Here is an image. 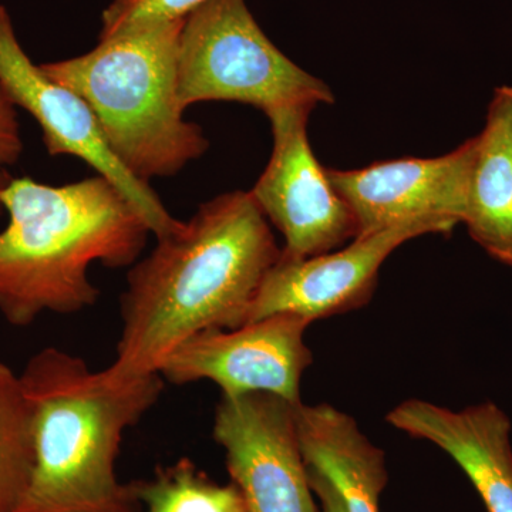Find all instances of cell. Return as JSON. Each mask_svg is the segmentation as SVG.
I'll return each mask as SVG.
<instances>
[{"label": "cell", "mask_w": 512, "mask_h": 512, "mask_svg": "<svg viewBox=\"0 0 512 512\" xmlns=\"http://www.w3.org/2000/svg\"><path fill=\"white\" fill-rule=\"evenodd\" d=\"M178 99L184 110L204 101H235L266 116L335 101L322 80L268 39L245 0H210L185 18L178 46Z\"/></svg>", "instance_id": "obj_5"}, {"label": "cell", "mask_w": 512, "mask_h": 512, "mask_svg": "<svg viewBox=\"0 0 512 512\" xmlns=\"http://www.w3.org/2000/svg\"><path fill=\"white\" fill-rule=\"evenodd\" d=\"M9 224L0 232V313L28 326L43 313L92 308L94 262L134 265L151 234L140 212L101 175L64 185L12 178L2 192Z\"/></svg>", "instance_id": "obj_2"}, {"label": "cell", "mask_w": 512, "mask_h": 512, "mask_svg": "<svg viewBox=\"0 0 512 512\" xmlns=\"http://www.w3.org/2000/svg\"><path fill=\"white\" fill-rule=\"evenodd\" d=\"M23 387L35 421L36 464L16 512H140L136 484L116 473L121 440L163 393L160 373L128 382L46 348L29 360Z\"/></svg>", "instance_id": "obj_3"}, {"label": "cell", "mask_w": 512, "mask_h": 512, "mask_svg": "<svg viewBox=\"0 0 512 512\" xmlns=\"http://www.w3.org/2000/svg\"><path fill=\"white\" fill-rule=\"evenodd\" d=\"M306 467L338 491L346 512H380L379 497L389 481L386 456L348 413L330 404L296 407Z\"/></svg>", "instance_id": "obj_13"}, {"label": "cell", "mask_w": 512, "mask_h": 512, "mask_svg": "<svg viewBox=\"0 0 512 512\" xmlns=\"http://www.w3.org/2000/svg\"><path fill=\"white\" fill-rule=\"evenodd\" d=\"M309 484L313 493L318 494L322 510L320 512H346L338 491L318 471L308 468Z\"/></svg>", "instance_id": "obj_19"}, {"label": "cell", "mask_w": 512, "mask_h": 512, "mask_svg": "<svg viewBox=\"0 0 512 512\" xmlns=\"http://www.w3.org/2000/svg\"><path fill=\"white\" fill-rule=\"evenodd\" d=\"M184 22L123 30L82 56L40 64L89 104L114 156L144 183L173 177L210 147L202 128L184 119L178 99Z\"/></svg>", "instance_id": "obj_4"}, {"label": "cell", "mask_w": 512, "mask_h": 512, "mask_svg": "<svg viewBox=\"0 0 512 512\" xmlns=\"http://www.w3.org/2000/svg\"><path fill=\"white\" fill-rule=\"evenodd\" d=\"M394 429L429 441L453 458L488 512H512L511 423L495 403L461 410L409 399L386 417Z\"/></svg>", "instance_id": "obj_12"}, {"label": "cell", "mask_w": 512, "mask_h": 512, "mask_svg": "<svg viewBox=\"0 0 512 512\" xmlns=\"http://www.w3.org/2000/svg\"><path fill=\"white\" fill-rule=\"evenodd\" d=\"M10 180H12V177H10L8 171L5 170V167L0 165V207H2V192L8 187Z\"/></svg>", "instance_id": "obj_20"}, {"label": "cell", "mask_w": 512, "mask_h": 512, "mask_svg": "<svg viewBox=\"0 0 512 512\" xmlns=\"http://www.w3.org/2000/svg\"><path fill=\"white\" fill-rule=\"evenodd\" d=\"M271 393L222 396L212 436L251 512H318L299 440L296 407Z\"/></svg>", "instance_id": "obj_9"}, {"label": "cell", "mask_w": 512, "mask_h": 512, "mask_svg": "<svg viewBox=\"0 0 512 512\" xmlns=\"http://www.w3.org/2000/svg\"><path fill=\"white\" fill-rule=\"evenodd\" d=\"M476 137L437 158L380 161L360 170L326 168L355 218L357 237L403 222L434 220L456 228L466 217Z\"/></svg>", "instance_id": "obj_11"}, {"label": "cell", "mask_w": 512, "mask_h": 512, "mask_svg": "<svg viewBox=\"0 0 512 512\" xmlns=\"http://www.w3.org/2000/svg\"><path fill=\"white\" fill-rule=\"evenodd\" d=\"M136 493L144 512H251L237 485L214 483L188 458L137 483Z\"/></svg>", "instance_id": "obj_16"}, {"label": "cell", "mask_w": 512, "mask_h": 512, "mask_svg": "<svg viewBox=\"0 0 512 512\" xmlns=\"http://www.w3.org/2000/svg\"><path fill=\"white\" fill-rule=\"evenodd\" d=\"M23 153V141L16 106L0 86V165L18 163Z\"/></svg>", "instance_id": "obj_18"}, {"label": "cell", "mask_w": 512, "mask_h": 512, "mask_svg": "<svg viewBox=\"0 0 512 512\" xmlns=\"http://www.w3.org/2000/svg\"><path fill=\"white\" fill-rule=\"evenodd\" d=\"M207 2L210 0H111L101 15L100 39L137 26L183 20Z\"/></svg>", "instance_id": "obj_17"}, {"label": "cell", "mask_w": 512, "mask_h": 512, "mask_svg": "<svg viewBox=\"0 0 512 512\" xmlns=\"http://www.w3.org/2000/svg\"><path fill=\"white\" fill-rule=\"evenodd\" d=\"M281 252L249 192L201 204L131 268L116 359L104 372L116 382L156 375L191 336L245 325Z\"/></svg>", "instance_id": "obj_1"}, {"label": "cell", "mask_w": 512, "mask_h": 512, "mask_svg": "<svg viewBox=\"0 0 512 512\" xmlns=\"http://www.w3.org/2000/svg\"><path fill=\"white\" fill-rule=\"evenodd\" d=\"M312 107L296 106L268 114L271 158L252 195L259 210L284 235L286 258L326 254L357 237L352 211L330 184L326 168L308 138Z\"/></svg>", "instance_id": "obj_7"}, {"label": "cell", "mask_w": 512, "mask_h": 512, "mask_svg": "<svg viewBox=\"0 0 512 512\" xmlns=\"http://www.w3.org/2000/svg\"><path fill=\"white\" fill-rule=\"evenodd\" d=\"M0 86L16 107L28 111L39 123L50 156L77 157L94 168L97 175L119 188L157 239L181 227L183 221L168 212L150 184L134 177L114 156L89 104L30 60L3 5H0Z\"/></svg>", "instance_id": "obj_6"}, {"label": "cell", "mask_w": 512, "mask_h": 512, "mask_svg": "<svg viewBox=\"0 0 512 512\" xmlns=\"http://www.w3.org/2000/svg\"><path fill=\"white\" fill-rule=\"evenodd\" d=\"M466 224L471 238L501 264L512 266V87L495 89L468 188Z\"/></svg>", "instance_id": "obj_14"}, {"label": "cell", "mask_w": 512, "mask_h": 512, "mask_svg": "<svg viewBox=\"0 0 512 512\" xmlns=\"http://www.w3.org/2000/svg\"><path fill=\"white\" fill-rule=\"evenodd\" d=\"M36 464L35 421L25 387L0 362V512H16Z\"/></svg>", "instance_id": "obj_15"}, {"label": "cell", "mask_w": 512, "mask_h": 512, "mask_svg": "<svg viewBox=\"0 0 512 512\" xmlns=\"http://www.w3.org/2000/svg\"><path fill=\"white\" fill-rule=\"evenodd\" d=\"M311 320L276 313L235 329H208L191 336L164 360L165 382L210 380L222 396L271 393L301 403L303 373L312 365L305 343Z\"/></svg>", "instance_id": "obj_8"}, {"label": "cell", "mask_w": 512, "mask_h": 512, "mask_svg": "<svg viewBox=\"0 0 512 512\" xmlns=\"http://www.w3.org/2000/svg\"><path fill=\"white\" fill-rule=\"evenodd\" d=\"M453 229L434 220L403 222L311 258L281 254L262 282L248 322L276 313H293L313 322L363 308L372 299L380 268L394 249L421 235L450 234Z\"/></svg>", "instance_id": "obj_10"}]
</instances>
